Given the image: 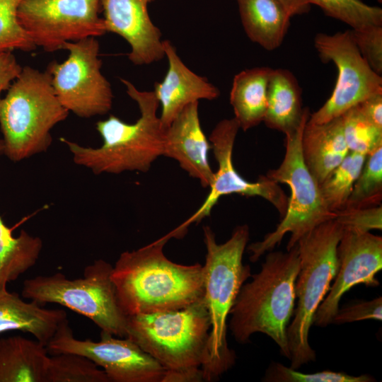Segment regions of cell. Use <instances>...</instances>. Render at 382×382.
<instances>
[{
  "mask_svg": "<svg viewBox=\"0 0 382 382\" xmlns=\"http://www.w3.org/2000/svg\"><path fill=\"white\" fill-rule=\"evenodd\" d=\"M170 238L125 251L112 266L117 301L127 316L175 311L203 299L202 265L169 260L163 248Z\"/></svg>",
  "mask_w": 382,
  "mask_h": 382,
  "instance_id": "cell-1",
  "label": "cell"
},
{
  "mask_svg": "<svg viewBox=\"0 0 382 382\" xmlns=\"http://www.w3.org/2000/svg\"><path fill=\"white\" fill-rule=\"evenodd\" d=\"M299 267L297 245L286 253L268 252L259 272L241 286L231 310L228 327L236 342L248 343L253 334L260 332L290 359L287 328L295 308Z\"/></svg>",
  "mask_w": 382,
  "mask_h": 382,
  "instance_id": "cell-2",
  "label": "cell"
},
{
  "mask_svg": "<svg viewBox=\"0 0 382 382\" xmlns=\"http://www.w3.org/2000/svg\"><path fill=\"white\" fill-rule=\"evenodd\" d=\"M120 81L139 108L140 116L135 122L127 123L112 115L97 122L96 129L103 139V144L98 148L60 138L74 162L96 175L146 173L163 154L166 129L157 115L159 103L154 92L140 91L127 79Z\"/></svg>",
  "mask_w": 382,
  "mask_h": 382,
  "instance_id": "cell-3",
  "label": "cell"
},
{
  "mask_svg": "<svg viewBox=\"0 0 382 382\" xmlns=\"http://www.w3.org/2000/svg\"><path fill=\"white\" fill-rule=\"evenodd\" d=\"M210 321L204 299L181 309L127 317V337L165 369L163 382L204 381Z\"/></svg>",
  "mask_w": 382,
  "mask_h": 382,
  "instance_id": "cell-4",
  "label": "cell"
},
{
  "mask_svg": "<svg viewBox=\"0 0 382 382\" xmlns=\"http://www.w3.org/2000/svg\"><path fill=\"white\" fill-rule=\"evenodd\" d=\"M206 246L203 268V299L208 311L210 330L207 356L202 370L204 381L218 379L234 365L235 352L228 346L227 318L241 286L251 277L250 267L243 263L249 241L248 225H240L231 237L218 243L214 231L203 227Z\"/></svg>",
  "mask_w": 382,
  "mask_h": 382,
  "instance_id": "cell-5",
  "label": "cell"
},
{
  "mask_svg": "<svg viewBox=\"0 0 382 382\" xmlns=\"http://www.w3.org/2000/svg\"><path fill=\"white\" fill-rule=\"evenodd\" d=\"M7 91L0 100L3 154L18 162L47 151L52 129L69 112L58 100L50 73L24 66Z\"/></svg>",
  "mask_w": 382,
  "mask_h": 382,
  "instance_id": "cell-6",
  "label": "cell"
},
{
  "mask_svg": "<svg viewBox=\"0 0 382 382\" xmlns=\"http://www.w3.org/2000/svg\"><path fill=\"white\" fill-rule=\"evenodd\" d=\"M342 233V226L332 219L313 228L296 243L300 260L295 284L297 303L287 328L292 369L316 361V352L308 342L309 332L315 313L337 274V248Z\"/></svg>",
  "mask_w": 382,
  "mask_h": 382,
  "instance_id": "cell-7",
  "label": "cell"
},
{
  "mask_svg": "<svg viewBox=\"0 0 382 382\" xmlns=\"http://www.w3.org/2000/svg\"><path fill=\"white\" fill-rule=\"evenodd\" d=\"M112 265L98 259L87 265L83 276L38 275L23 282L22 296L45 305L63 306L92 320L102 332L127 337V316L121 309L111 279Z\"/></svg>",
  "mask_w": 382,
  "mask_h": 382,
  "instance_id": "cell-8",
  "label": "cell"
},
{
  "mask_svg": "<svg viewBox=\"0 0 382 382\" xmlns=\"http://www.w3.org/2000/svg\"><path fill=\"white\" fill-rule=\"evenodd\" d=\"M305 120L294 132L286 134L284 158L275 169L265 175L277 183H284L290 188L291 195L285 214L276 228L267 233L260 241L247 248L250 260L257 262L267 252L278 246L284 236L290 233L286 250L292 248L305 234L319 224L335 219L322 196L320 185L306 167L301 153V137Z\"/></svg>",
  "mask_w": 382,
  "mask_h": 382,
  "instance_id": "cell-9",
  "label": "cell"
},
{
  "mask_svg": "<svg viewBox=\"0 0 382 382\" xmlns=\"http://www.w3.org/2000/svg\"><path fill=\"white\" fill-rule=\"evenodd\" d=\"M69 55L62 63L51 62L47 68L61 104L78 117L90 118L108 113L113 93L101 72L100 45L96 37L64 44Z\"/></svg>",
  "mask_w": 382,
  "mask_h": 382,
  "instance_id": "cell-10",
  "label": "cell"
},
{
  "mask_svg": "<svg viewBox=\"0 0 382 382\" xmlns=\"http://www.w3.org/2000/svg\"><path fill=\"white\" fill-rule=\"evenodd\" d=\"M101 0H22L17 16L36 47L46 52L106 31Z\"/></svg>",
  "mask_w": 382,
  "mask_h": 382,
  "instance_id": "cell-11",
  "label": "cell"
},
{
  "mask_svg": "<svg viewBox=\"0 0 382 382\" xmlns=\"http://www.w3.org/2000/svg\"><path fill=\"white\" fill-rule=\"evenodd\" d=\"M314 46L322 62L335 64L337 78L331 96L309 115L308 122H328L369 96L382 91V76L375 73L362 57L351 30L333 35L318 33L314 38Z\"/></svg>",
  "mask_w": 382,
  "mask_h": 382,
  "instance_id": "cell-12",
  "label": "cell"
},
{
  "mask_svg": "<svg viewBox=\"0 0 382 382\" xmlns=\"http://www.w3.org/2000/svg\"><path fill=\"white\" fill-rule=\"evenodd\" d=\"M48 354L75 353L101 367L110 382H163L165 369L148 353L127 337L101 331L98 342L74 336L66 319L46 345Z\"/></svg>",
  "mask_w": 382,
  "mask_h": 382,
  "instance_id": "cell-13",
  "label": "cell"
},
{
  "mask_svg": "<svg viewBox=\"0 0 382 382\" xmlns=\"http://www.w3.org/2000/svg\"><path fill=\"white\" fill-rule=\"evenodd\" d=\"M239 129L238 122L233 117L221 120L212 131L209 142L218 168L214 172L210 192L191 217L170 232L173 237L184 235L190 224L197 223L209 216L212 208L224 195L238 194L248 197H260L272 204L282 217L285 214L288 197L279 183L266 175H260L255 182H250L236 170L233 163V150Z\"/></svg>",
  "mask_w": 382,
  "mask_h": 382,
  "instance_id": "cell-14",
  "label": "cell"
},
{
  "mask_svg": "<svg viewBox=\"0 0 382 382\" xmlns=\"http://www.w3.org/2000/svg\"><path fill=\"white\" fill-rule=\"evenodd\" d=\"M337 255V274L313 318V324L321 328L332 323L342 297L353 286L379 285L376 276L382 269V237L343 228Z\"/></svg>",
  "mask_w": 382,
  "mask_h": 382,
  "instance_id": "cell-15",
  "label": "cell"
},
{
  "mask_svg": "<svg viewBox=\"0 0 382 382\" xmlns=\"http://www.w3.org/2000/svg\"><path fill=\"white\" fill-rule=\"evenodd\" d=\"M154 1H100L106 31L126 40L130 47L128 58L134 65H149L165 57L161 30L148 10Z\"/></svg>",
  "mask_w": 382,
  "mask_h": 382,
  "instance_id": "cell-16",
  "label": "cell"
},
{
  "mask_svg": "<svg viewBox=\"0 0 382 382\" xmlns=\"http://www.w3.org/2000/svg\"><path fill=\"white\" fill-rule=\"evenodd\" d=\"M199 102L187 105L165 132L163 156L175 160L203 187H209L214 172L209 161L211 144L200 125Z\"/></svg>",
  "mask_w": 382,
  "mask_h": 382,
  "instance_id": "cell-17",
  "label": "cell"
},
{
  "mask_svg": "<svg viewBox=\"0 0 382 382\" xmlns=\"http://www.w3.org/2000/svg\"><path fill=\"white\" fill-rule=\"evenodd\" d=\"M163 50L168 67L162 81L155 84L154 92L161 107L160 120L166 129L187 105L199 100H215L220 91L206 78L190 69L169 40H163Z\"/></svg>",
  "mask_w": 382,
  "mask_h": 382,
  "instance_id": "cell-18",
  "label": "cell"
},
{
  "mask_svg": "<svg viewBox=\"0 0 382 382\" xmlns=\"http://www.w3.org/2000/svg\"><path fill=\"white\" fill-rule=\"evenodd\" d=\"M341 116L321 124L306 123L301 137V153L310 173L319 184L349 154Z\"/></svg>",
  "mask_w": 382,
  "mask_h": 382,
  "instance_id": "cell-19",
  "label": "cell"
},
{
  "mask_svg": "<svg viewBox=\"0 0 382 382\" xmlns=\"http://www.w3.org/2000/svg\"><path fill=\"white\" fill-rule=\"evenodd\" d=\"M67 318L62 309H47L35 301L27 302L7 289L0 292V335L20 330L46 346L61 323Z\"/></svg>",
  "mask_w": 382,
  "mask_h": 382,
  "instance_id": "cell-20",
  "label": "cell"
},
{
  "mask_svg": "<svg viewBox=\"0 0 382 382\" xmlns=\"http://www.w3.org/2000/svg\"><path fill=\"white\" fill-rule=\"evenodd\" d=\"M265 125L285 135L296 130L308 119V108H302L301 90L294 75L284 69H272L267 87Z\"/></svg>",
  "mask_w": 382,
  "mask_h": 382,
  "instance_id": "cell-21",
  "label": "cell"
},
{
  "mask_svg": "<svg viewBox=\"0 0 382 382\" xmlns=\"http://www.w3.org/2000/svg\"><path fill=\"white\" fill-rule=\"evenodd\" d=\"M248 37L272 51L283 42L291 16L279 0H236Z\"/></svg>",
  "mask_w": 382,
  "mask_h": 382,
  "instance_id": "cell-22",
  "label": "cell"
},
{
  "mask_svg": "<svg viewBox=\"0 0 382 382\" xmlns=\"http://www.w3.org/2000/svg\"><path fill=\"white\" fill-rule=\"evenodd\" d=\"M48 352L43 344L21 336L0 338V382H45Z\"/></svg>",
  "mask_w": 382,
  "mask_h": 382,
  "instance_id": "cell-23",
  "label": "cell"
},
{
  "mask_svg": "<svg viewBox=\"0 0 382 382\" xmlns=\"http://www.w3.org/2000/svg\"><path fill=\"white\" fill-rule=\"evenodd\" d=\"M272 71L268 66H257L240 71L233 79L230 103L234 118L243 131L263 122Z\"/></svg>",
  "mask_w": 382,
  "mask_h": 382,
  "instance_id": "cell-24",
  "label": "cell"
},
{
  "mask_svg": "<svg viewBox=\"0 0 382 382\" xmlns=\"http://www.w3.org/2000/svg\"><path fill=\"white\" fill-rule=\"evenodd\" d=\"M42 249L40 237L25 230L14 236L0 217V292L36 264Z\"/></svg>",
  "mask_w": 382,
  "mask_h": 382,
  "instance_id": "cell-25",
  "label": "cell"
},
{
  "mask_svg": "<svg viewBox=\"0 0 382 382\" xmlns=\"http://www.w3.org/2000/svg\"><path fill=\"white\" fill-rule=\"evenodd\" d=\"M366 158L364 154L349 151L340 164L319 184L323 199L331 212L335 213L345 208Z\"/></svg>",
  "mask_w": 382,
  "mask_h": 382,
  "instance_id": "cell-26",
  "label": "cell"
},
{
  "mask_svg": "<svg viewBox=\"0 0 382 382\" xmlns=\"http://www.w3.org/2000/svg\"><path fill=\"white\" fill-rule=\"evenodd\" d=\"M45 382H110L105 372L90 359L75 353L49 356Z\"/></svg>",
  "mask_w": 382,
  "mask_h": 382,
  "instance_id": "cell-27",
  "label": "cell"
},
{
  "mask_svg": "<svg viewBox=\"0 0 382 382\" xmlns=\"http://www.w3.org/2000/svg\"><path fill=\"white\" fill-rule=\"evenodd\" d=\"M381 199L382 146L366 156L345 209L376 207Z\"/></svg>",
  "mask_w": 382,
  "mask_h": 382,
  "instance_id": "cell-28",
  "label": "cell"
},
{
  "mask_svg": "<svg viewBox=\"0 0 382 382\" xmlns=\"http://www.w3.org/2000/svg\"><path fill=\"white\" fill-rule=\"evenodd\" d=\"M341 117L349 151L368 156L382 146V129L368 120L357 105L347 110Z\"/></svg>",
  "mask_w": 382,
  "mask_h": 382,
  "instance_id": "cell-29",
  "label": "cell"
},
{
  "mask_svg": "<svg viewBox=\"0 0 382 382\" xmlns=\"http://www.w3.org/2000/svg\"><path fill=\"white\" fill-rule=\"evenodd\" d=\"M320 7L325 15L340 21L352 29L368 25H382V9L361 0H308Z\"/></svg>",
  "mask_w": 382,
  "mask_h": 382,
  "instance_id": "cell-30",
  "label": "cell"
},
{
  "mask_svg": "<svg viewBox=\"0 0 382 382\" xmlns=\"http://www.w3.org/2000/svg\"><path fill=\"white\" fill-rule=\"evenodd\" d=\"M263 381L266 382H371L375 379L369 374L352 376L342 371L325 370L315 373H302L297 369L271 361L266 369Z\"/></svg>",
  "mask_w": 382,
  "mask_h": 382,
  "instance_id": "cell-31",
  "label": "cell"
},
{
  "mask_svg": "<svg viewBox=\"0 0 382 382\" xmlns=\"http://www.w3.org/2000/svg\"><path fill=\"white\" fill-rule=\"evenodd\" d=\"M22 0H0V53L32 51L36 46L21 25L18 8Z\"/></svg>",
  "mask_w": 382,
  "mask_h": 382,
  "instance_id": "cell-32",
  "label": "cell"
},
{
  "mask_svg": "<svg viewBox=\"0 0 382 382\" xmlns=\"http://www.w3.org/2000/svg\"><path fill=\"white\" fill-rule=\"evenodd\" d=\"M356 46L372 70L382 74V25H373L351 30Z\"/></svg>",
  "mask_w": 382,
  "mask_h": 382,
  "instance_id": "cell-33",
  "label": "cell"
},
{
  "mask_svg": "<svg viewBox=\"0 0 382 382\" xmlns=\"http://www.w3.org/2000/svg\"><path fill=\"white\" fill-rule=\"evenodd\" d=\"M335 213V219L344 229L364 233L382 228L381 204L366 208L345 209Z\"/></svg>",
  "mask_w": 382,
  "mask_h": 382,
  "instance_id": "cell-34",
  "label": "cell"
},
{
  "mask_svg": "<svg viewBox=\"0 0 382 382\" xmlns=\"http://www.w3.org/2000/svg\"><path fill=\"white\" fill-rule=\"evenodd\" d=\"M363 320H382V298L370 301H357L339 308L332 323L341 325Z\"/></svg>",
  "mask_w": 382,
  "mask_h": 382,
  "instance_id": "cell-35",
  "label": "cell"
},
{
  "mask_svg": "<svg viewBox=\"0 0 382 382\" xmlns=\"http://www.w3.org/2000/svg\"><path fill=\"white\" fill-rule=\"evenodd\" d=\"M22 69L12 52L0 53V100L3 91L8 89Z\"/></svg>",
  "mask_w": 382,
  "mask_h": 382,
  "instance_id": "cell-36",
  "label": "cell"
},
{
  "mask_svg": "<svg viewBox=\"0 0 382 382\" xmlns=\"http://www.w3.org/2000/svg\"><path fill=\"white\" fill-rule=\"evenodd\" d=\"M357 105L368 120L382 129V91L369 96Z\"/></svg>",
  "mask_w": 382,
  "mask_h": 382,
  "instance_id": "cell-37",
  "label": "cell"
},
{
  "mask_svg": "<svg viewBox=\"0 0 382 382\" xmlns=\"http://www.w3.org/2000/svg\"><path fill=\"white\" fill-rule=\"evenodd\" d=\"M290 16L303 15L307 13L311 9L308 0H279Z\"/></svg>",
  "mask_w": 382,
  "mask_h": 382,
  "instance_id": "cell-38",
  "label": "cell"
},
{
  "mask_svg": "<svg viewBox=\"0 0 382 382\" xmlns=\"http://www.w3.org/2000/svg\"><path fill=\"white\" fill-rule=\"evenodd\" d=\"M4 149V141L1 135L0 134V154H3Z\"/></svg>",
  "mask_w": 382,
  "mask_h": 382,
  "instance_id": "cell-39",
  "label": "cell"
}]
</instances>
